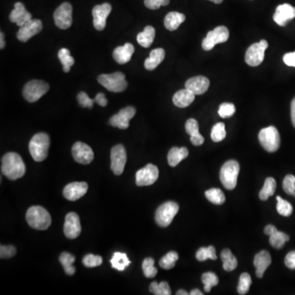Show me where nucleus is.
Segmentation results:
<instances>
[{
  "mask_svg": "<svg viewBox=\"0 0 295 295\" xmlns=\"http://www.w3.org/2000/svg\"><path fill=\"white\" fill-rule=\"evenodd\" d=\"M155 38V29L151 26H146L143 32L137 35V42L143 48H149L154 42Z\"/></svg>",
  "mask_w": 295,
  "mask_h": 295,
  "instance_id": "30",
  "label": "nucleus"
},
{
  "mask_svg": "<svg viewBox=\"0 0 295 295\" xmlns=\"http://www.w3.org/2000/svg\"><path fill=\"white\" fill-rule=\"evenodd\" d=\"M234 113H235V107L233 104L223 103L220 105L218 113H219L220 117H222V118L232 117Z\"/></svg>",
  "mask_w": 295,
  "mask_h": 295,
  "instance_id": "47",
  "label": "nucleus"
},
{
  "mask_svg": "<svg viewBox=\"0 0 295 295\" xmlns=\"http://www.w3.org/2000/svg\"><path fill=\"white\" fill-rule=\"evenodd\" d=\"M88 190L86 182H72L67 184L63 189V196L70 201H76L82 198Z\"/></svg>",
  "mask_w": 295,
  "mask_h": 295,
  "instance_id": "20",
  "label": "nucleus"
},
{
  "mask_svg": "<svg viewBox=\"0 0 295 295\" xmlns=\"http://www.w3.org/2000/svg\"><path fill=\"white\" fill-rule=\"evenodd\" d=\"M165 58V51L163 48H155L150 53V55L145 62H144V68L149 71H153L164 60Z\"/></svg>",
  "mask_w": 295,
  "mask_h": 295,
  "instance_id": "29",
  "label": "nucleus"
},
{
  "mask_svg": "<svg viewBox=\"0 0 295 295\" xmlns=\"http://www.w3.org/2000/svg\"><path fill=\"white\" fill-rule=\"evenodd\" d=\"M221 258L223 263V269L226 271H232L238 266V261L230 250L226 249L221 253Z\"/></svg>",
  "mask_w": 295,
  "mask_h": 295,
  "instance_id": "32",
  "label": "nucleus"
},
{
  "mask_svg": "<svg viewBox=\"0 0 295 295\" xmlns=\"http://www.w3.org/2000/svg\"><path fill=\"white\" fill-rule=\"evenodd\" d=\"M295 18V8L289 4L280 5L276 8L273 19L279 26H284Z\"/></svg>",
  "mask_w": 295,
  "mask_h": 295,
  "instance_id": "19",
  "label": "nucleus"
},
{
  "mask_svg": "<svg viewBox=\"0 0 295 295\" xmlns=\"http://www.w3.org/2000/svg\"><path fill=\"white\" fill-rule=\"evenodd\" d=\"M179 205L176 203L169 201L162 204L155 213V221L161 227H167L172 223V220L177 214Z\"/></svg>",
  "mask_w": 295,
  "mask_h": 295,
  "instance_id": "8",
  "label": "nucleus"
},
{
  "mask_svg": "<svg viewBox=\"0 0 295 295\" xmlns=\"http://www.w3.org/2000/svg\"><path fill=\"white\" fill-rule=\"evenodd\" d=\"M55 23L59 29L67 30L72 24V6L69 3L62 4L54 13Z\"/></svg>",
  "mask_w": 295,
  "mask_h": 295,
  "instance_id": "11",
  "label": "nucleus"
},
{
  "mask_svg": "<svg viewBox=\"0 0 295 295\" xmlns=\"http://www.w3.org/2000/svg\"><path fill=\"white\" fill-rule=\"evenodd\" d=\"M293 196H294V198H295V193H294V194H293Z\"/></svg>",
  "mask_w": 295,
  "mask_h": 295,
  "instance_id": "61",
  "label": "nucleus"
},
{
  "mask_svg": "<svg viewBox=\"0 0 295 295\" xmlns=\"http://www.w3.org/2000/svg\"><path fill=\"white\" fill-rule=\"evenodd\" d=\"M291 121L295 127V98L291 102Z\"/></svg>",
  "mask_w": 295,
  "mask_h": 295,
  "instance_id": "56",
  "label": "nucleus"
},
{
  "mask_svg": "<svg viewBox=\"0 0 295 295\" xmlns=\"http://www.w3.org/2000/svg\"><path fill=\"white\" fill-rule=\"evenodd\" d=\"M230 33L226 26H220L216 27L213 31L207 34L205 39L202 42V47L205 51L213 50L217 43H225L227 41Z\"/></svg>",
  "mask_w": 295,
  "mask_h": 295,
  "instance_id": "9",
  "label": "nucleus"
},
{
  "mask_svg": "<svg viewBox=\"0 0 295 295\" xmlns=\"http://www.w3.org/2000/svg\"><path fill=\"white\" fill-rule=\"evenodd\" d=\"M26 221L35 230H47L51 225V216L43 207L32 206L27 210Z\"/></svg>",
  "mask_w": 295,
  "mask_h": 295,
  "instance_id": "2",
  "label": "nucleus"
},
{
  "mask_svg": "<svg viewBox=\"0 0 295 295\" xmlns=\"http://www.w3.org/2000/svg\"><path fill=\"white\" fill-rule=\"evenodd\" d=\"M5 47V34L4 33H0V48L3 50V48Z\"/></svg>",
  "mask_w": 295,
  "mask_h": 295,
  "instance_id": "57",
  "label": "nucleus"
},
{
  "mask_svg": "<svg viewBox=\"0 0 295 295\" xmlns=\"http://www.w3.org/2000/svg\"><path fill=\"white\" fill-rule=\"evenodd\" d=\"M143 274L147 278H154L158 273V270L154 267V260L152 258H147L142 263Z\"/></svg>",
  "mask_w": 295,
  "mask_h": 295,
  "instance_id": "45",
  "label": "nucleus"
},
{
  "mask_svg": "<svg viewBox=\"0 0 295 295\" xmlns=\"http://www.w3.org/2000/svg\"><path fill=\"white\" fill-rule=\"evenodd\" d=\"M289 240V237L285 233L276 230L273 234L270 235L269 242L272 247L276 250H280L284 247V243Z\"/></svg>",
  "mask_w": 295,
  "mask_h": 295,
  "instance_id": "34",
  "label": "nucleus"
},
{
  "mask_svg": "<svg viewBox=\"0 0 295 295\" xmlns=\"http://www.w3.org/2000/svg\"><path fill=\"white\" fill-rule=\"evenodd\" d=\"M50 90L48 83L40 80H32L26 83L22 94L29 103H35Z\"/></svg>",
  "mask_w": 295,
  "mask_h": 295,
  "instance_id": "7",
  "label": "nucleus"
},
{
  "mask_svg": "<svg viewBox=\"0 0 295 295\" xmlns=\"http://www.w3.org/2000/svg\"><path fill=\"white\" fill-rule=\"evenodd\" d=\"M43 29V24L39 19H31L26 24L20 27L17 33V38L20 41L26 42L29 39L39 34Z\"/></svg>",
  "mask_w": 295,
  "mask_h": 295,
  "instance_id": "14",
  "label": "nucleus"
},
{
  "mask_svg": "<svg viewBox=\"0 0 295 295\" xmlns=\"http://www.w3.org/2000/svg\"><path fill=\"white\" fill-rule=\"evenodd\" d=\"M283 60L287 66L295 68V52L285 54L283 57Z\"/></svg>",
  "mask_w": 295,
  "mask_h": 295,
  "instance_id": "53",
  "label": "nucleus"
},
{
  "mask_svg": "<svg viewBox=\"0 0 295 295\" xmlns=\"http://www.w3.org/2000/svg\"><path fill=\"white\" fill-rule=\"evenodd\" d=\"M58 57H59V60L63 65V71L65 72H69L72 66H73L74 63H75V60L71 56L69 50L65 48H61L59 51Z\"/></svg>",
  "mask_w": 295,
  "mask_h": 295,
  "instance_id": "36",
  "label": "nucleus"
},
{
  "mask_svg": "<svg viewBox=\"0 0 295 295\" xmlns=\"http://www.w3.org/2000/svg\"><path fill=\"white\" fill-rule=\"evenodd\" d=\"M100 85L105 87L109 91L120 93L126 89L127 81L126 76L122 72L112 74H102L98 76Z\"/></svg>",
  "mask_w": 295,
  "mask_h": 295,
  "instance_id": "5",
  "label": "nucleus"
},
{
  "mask_svg": "<svg viewBox=\"0 0 295 295\" xmlns=\"http://www.w3.org/2000/svg\"><path fill=\"white\" fill-rule=\"evenodd\" d=\"M251 284H252V279H251L250 274L246 273V272L241 274L239 284H238V288H237L238 293L241 295L246 294L250 290Z\"/></svg>",
  "mask_w": 295,
  "mask_h": 295,
  "instance_id": "43",
  "label": "nucleus"
},
{
  "mask_svg": "<svg viewBox=\"0 0 295 295\" xmlns=\"http://www.w3.org/2000/svg\"><path fill=\"white\" fill-rule=\"evenodd\" d=\"M268 47L267 40L263 39L258 43H253L246 51L245 62L248 65L257 67L264 60L265 51Z\"/></svg>",
  "mask_w": 295,
  "mask_h": 295,
  "instance_id": "10",
  "label": "nucleus"
},
{
  "mask_svg": "<svg viewBox=\"0 0 295 295\" xmlns=\"http://www.w3.org/2000/svg\"><path fill=\"white\" fill-rule=\"evenodd\" d=\"M239 169V163L235 160L227 161L221 167L220 180L226 189L231 190L236 187Z\"/></svg>",
  "mask_w": 295,
  "mask_h": 295,
  "instance_id": "4",
  "label": "nucleus"
},
{
  "mask_svg": "<svg viewBox=\"0 0 295 295\" xmlns=\"http://www.w3.org/2000/svg\"><path fill=\"white\" fill-rule=\"evenodd\" d=\"M196 258L198 261L200 262H204L210 258L212 260H217V257L216 254L215 248L213 246H209V247L200 248V250H198L196 253Z\"/></svg>",
  "mask_w": 295,
  "mask_h": 295,
  "instance_id": "39",
  "label": "nucleus"
},
{
  "mask_svg": "<svg viewBox=\"0 0 295 295\" xmlns=\"http://www.w3.org/2000/svg\"><path fill=\"white\" fill-rule=\"evenodd\" d=\"M77 100H78L79 105L82 108H88V109H91L93 108V100L89 98V96L87 95V93L85 92H80L77 95Z\"/></svg>",
  "mask_w": 295,
  "mask_h": 295,
  "instance_id": "49",
  "label": "nucleus"
},
{
  "mask_svg": "<svg viewBox=\"0 0 295 295\" xmlns=\"http://www.w3.org/2000/svg\"><path fill=\"white\" fill-rule=\"evenodd\" d=\"M199 123L195 119L190 118L187 120L185 123V130L186 132L190 135V141L193 145H202L204 142V138L200 135V130H199Z\"/></svg>",
  "mask_w": 295,
  "mask_h": 295,
  "instance_id": "26",
  "label": "nucleus"
},
{
  "mask_svg": "<svg viewBox=\"0 0 295 295\" xmlns=\"http://www.w3.org/2000/svg\"><path fill=\"white\" fill-rule=\"evenodd\" d=\"M136 113L135 108L133 107H126L122 109L119 113L113 116L109 120V124L111 126L117 127L121 130H125L129 127L130 120L134 117Z\"/></svg>",
  "mask_w": 295,
  "mask_h": 295,
  "instance_id": "16",
  "label": "nucleus"
},
{
  "mask_svg": "<svg viewBox=\"0 0 295 295\" xmlns=\"http://www.w3.org/2000/svg\"><path fill=\"white\" fill-rule=\"evenodd\" d=\"M178 254L176 252L167 253L165 256H163L159 261V266L165 270H170L176 266V262L178 260Z\"/></svg>",
  "mask_w": 295,
  "mask_h": 295,
  "instance_id": "38",
  "label": "nucleus"
},
{
  "mask_svg": "<svg viewBox=\"0 0 295 295\" xmlns=\"http://www.w3.org/2000/svg\"><path fill=\"white\" fill-rule=\"evenodd\" d=\"M82 263L86 267H99L103 263V258L98 255L87 254L83 258Z\"/></svg>",
  "mask_w": 295,
  "mask_h": 295,
  "instance_id": "46",
  "label": "nucleus"
},
{
  "mask_svg": "<svg viewBox=\"0 0 295 295\" xmlns=\"http://www.w3.org/2000/svg\"><path fill=\"white\" fill-rule=\"evenodd\" d=\"M276 230H277V229H276V226H274L273 225H268V226L265 227L264 233L265 234H267V235H269L270 236V235L273 234Z\"/></svg>",
  "mask_w": 295,
  "mask_h": 295,
  "instance_id": "55",
  "label": "nucleus"
},
{
  "mask_svg": "<svg viewBox=\"0 0 295 295\" xmlns=\"http://www.w3.org/2000/svg\"><path fill=\"white\" fill-rule=\"evenodd\" d=\"M277 200V205L276 209L280 215L283 217H289L293 213V206L286 200H283L280 196L276 197Z\"/></svg>",
  "mask_w": 295,
  "mask_h": 295,
  "instance_id": "42",
  "label": "nucleus"
},
{
  "mask_svg": "<svg viewBox=\"0 0 295 295\" xmlns=\"http://www.w3.org/2000/svg\"><path fill=\"white\" fill-rule=\"evenodd\" d=\"M151 293L155 295H171L172 291L170 289L169 284L166 281L157 283L156 281L151 283L150 286Z\"/></svg>",
  "mask_w": 295,
  "mask_h": 295,
  "instance_id": "40",
  "label": "nucleus"
},
{
  "mask_svg": "<svg viewBox=\"0 0 295 295\" xmlns=\"http://www.w3.org/2000/svg\"><path fill=\"white\" fill-rule=\"evenodd\" d=\"M94 103H97L99 105L102 107H106L108 105V100H107L105 94L104 93H99L96 95L95 99L93 100Z\"/></svg>",
  "mask_w": 295,
  "mask_h": 295,
  "instance_id": "54",
  "label": "nucleus"
},
{
  "mask_svg": "<svg viewBox=\"0 0 295 295\" xmlns=\"http://www.w3.org/2000/svg\"><path fill=\"white\" fill-rule=\"evenodd\" d=\"M276 189V182L275 179L272 177H268L265 180L264 185L263 189L259 193V198L261 200L266 201L268 200L271 196L273 195Z\"/></svg>",
  "mask_w": 295,
  "mask_h": 295,
  "instance_id": "33",
  "label": "nucleus"
},
{
  "mask_svg": "<svg viewBox=\"0 0 295 295\" xmlns=\"http://www.w3.org/2000/svg\"><path fill=\"white\" fill-rule=\"evenodd\" d=\"M209 1H212V2L215 3L217 5H219L221 3L223 2V0H209Z\"/></svg>",
  "mask_w": 295,
  "mask_h": 295,
  "instance_id": "60",
  "label": "nucleus"
},
{
  "mask_svg": "<svg viewBox=\"0 0 295 295\" xmlns=\"http://www.w3.org/2000/svg\"><path fill=\"white\" fill-rule=\"evenodd\" d=\"M111 264L114 269L117 271H124L126 267L130 264V261L126 254L123 253L116 252L113 254V258L111 259Z\"/></svg>",
  "mask_w": 295,
  "mask_h": 295,
  "instance_id": "31",
  "label": "nucleus"
},
{
  "mask_svg": "<svg viewBox=\"0 0 295 295\" xmlns=\"http://www.w3.org/2000/svg\"><path fill=\"white\" fill-rule=\"evenodd\" d=\"M135 47L132 43H126L123 46H119L113 51V59L119 64H125L130 61Z\"/></svg>",
  "mask_w": 295,
  "mask_h": 295,
  "instance_id": "23",
  "label": "nucleus"
},
{
  "mask_svg": "<svg viewBox=\"0 0 295 295\" xmlns=\"http://www.w3.org/2000/svg\"><path fill=\"white\" fill-rule=\"evenodd\" d=\"M194 99H195V94L185 88V89H180L179 91L176 92L174 94L172 101L176 107H178L180 109H184V108L189 106L194 101Z\"/></svg>",
  "mask_w": 295,
  "mask_h": 295,
  "instance_id": "25",
  "label": "nucleus"
},
{
  "mask_svg": "<svg viewBox=\"0 0 295 295\" xmlns=\"http://www.w3.org/2000/svg\"><path fill=\"white\" fill-rule=\"evenodd\" d=\"M226 136V127L225 124L222 122L216 124L213 126L211 132V138L214 142H221L223 140Z\"/></svg>",
  "mask_w": 295,
  "mask_h": 295,
  "instance_id": "44",
  "label": "nucleus"
},
{
  "mask_svg": "<svg viewBox=\"0 0 295 295\" xmlns=\"http://www.w3.org/2000/svg\"><path fill=\"white\" fill-rule=\"evenodd\" d=\"M112 12V6L109 3H105L103 5H96L92 11L94 28L97 31H104L106 27L107 18Z\"/></svg>",
  "mask_w": 295,
  "mask_h": 295,
  "instance_id": "15",
  "label": "nucleus"
},
{
  "mask_svg": "<svg viewBox=\"0 0 295 295\" xmlns=\"http://www.w3.org/2000/svg\"><path fill=\"white\" fill-rule=\"evenodd\" d=\"M258 139L261 145L267 152H276L280 148V134L275 126H268L262 129L258 134Z\"/></svg>",
  "mask_w": 295,
  "mask_h": 295,
  "instance_id": "6",
  "label": "nucleus"
},
{
  "mask_svg": "<svg viewBox=\"0 0 295 295\" xmlns=\"http://www.w3.org/2000/svg\"><path fill=\"white\" fill-rule=\"evenodd\" d=\"M59 261H60L61 264L63 265L66 273L68 274V275L72 276L76 272V268L72 266L74 262L76 261V258L73 255L70 254L69 253H63L60 255Z\"/></svg>",
  "mask_w": 295,
  "mask_h": 295,
  "instance_id": "35",
  "label": "nucleus"
},
{
  "mask_svg": "<svg viewBox=\"0 0 295 295\" xmlns=\"http://www.w3.org/2000/svg\"><path fill=\"white\" fill-rule=\"evenodd\" d=\"M170 0H144V5L148 9L157 10L161 7L169 5Z\"/></svg>",
  "mask_w": 295,
  "mask_h": 295,
  "instance_id": "50",
  "label": "nucleus"
},
{
  "mask_svg": "<svg viewBox=\"0 0 295 295\" xmlns=\"http://www.w3.org/2000/svg\"><path fill=\"white\" fill-rule=\"evenodd\" d=\"M1 172L12 180L22 178L26 173V166L22 157L16 153H8L3 157Z\"/></svg>",
  "mask_w": 295,
  "mask_h": 295,
  "instance_id": "1",
  "label": "nucleus"
},
{
  "mask_svg": "<svg viewBox=\"0 0 295 295\" xmlns=\"http://www.w3.org/2000/svg\"><path fill=\"white\" fill-rule=\"evenodd\" d=\"M17 253L15 248L12 245H1L0 247V258H13Z\"/></svg>",
  "mask_w": 295,
  "mask_h": 295,
  "instance_id": "51",
  "label": "nucleus"
},
{
  "mask_svg": "<svg viewBox=\"0 0 295 295\" xmlns=\"http://www.w3.org/2000/svg\"><path fill=\"white\" fill-rule=\"evenodd\" d=\"M9 19L13 23H16L18 26H23L26 22L32 19V16L29 12L26 11L24 5L22 3H16L14 9L9 15Z\"/></svg>",
  "mask_w": 295,
  "mask_h": 295,
  "instance_id": "22",
  "label": "nucleus"
},
{
  "mask_svg": "<svg viewBox=\"0 0 295 295\" xmlns=\"http://www.w3.org/2000/svg\"><path fill=\"white\" fill-rule=\"evenodd\" d=\"M126 149L122 144H117L111 150V169L113 173L119 176L124 172L126 163Z\"/></svg>",
  "mask_w": 295,
  "mask_h": 295,
  "instance_id": "12",
  "label": "nucleus"
},
{
  "mask_svg": "<svg viewBox=\"0 0 295 295\" xmlns=\"http://www.w3.org/2000/svg\"><path fill=\"white\" fill-rule=\"evenodd\" d=\"M188 156L189 150H187L186 148H172L167 155L168 164L172 167H176L181 161L186 159Z\"/></svg>",
  "mask_w": 295,
  "mask_h": 295,
  "instance_id": "27",
  "label": "nucleus"
},
{
  "mask_svg": "<svg viewBox=\"0 0 295 295\" xmlns=\"http://www.w3.org/2000/svg\"><path fill=\"white\" fill-rule=\"evenodd\" d=\"M283 189L284 192L289 195L295 193V176L293 175H287L283 180Z\"/></svg>",
  "mask_w": 295,
  "mask_h": 295,
  "instance_id": "48",
  "label": "nucleus"
},
{
  "mask_svg": "<svg viewBox=\"0 0 295 295\" xmlns=\"http://www.w3.org/2000/svg\"><path fill=\"white\" fill-rule=\"evenodd\" d=\"M205 196H206L208 200H209L211 203H213V204H216V205H221L226 201V197H225L223 192L220 189H217V188H213V189L207 190L205 192Z\"/></svg>",
  "mask_w": 295,
  "mask_h": 295,
  "instance_id": "37",
  "label": "nucleus"
},
{
  "mask_svg": "<svg viewBox=\"0 0 295 295\" xmlns=\"http://www.w3.org/2000/svg\"><path fill=\"white\" fill-rule=\"evenodd\" d=\"M202 281L204 284V291L207 293H209L212 288L216 286L219 283V279L215 273L206 272L202 276Z\"/></svg>",
  "mask_w": 295,
  "mask_h": 295,
  "instance_id": "41",
  "label": "nucleus"
},
{
  "mask_svg": "<svg viewBox=\"0 0 295 295\" xmlns=\"http://www.w3.org/2000/svg\"><path fill=\"white\" fill-rule=\"evenodd\" d=\"M210 81L203 76H194L185 82V88L190 90L195 95H201L209 89Z\"/></svg>",
  "mask_w": 295,
  "mask_h": 295,
  "instance_id": "21",
  "label": "nucleus"
},
{
  "mask_svg": "<svg viewBox=\"0 0 295 295\" xmlns=\"http://www.w3.org/2000/svg\"><path fill=\"white\" fill-rule=\"evenodd\" d=\"M72 151L74 159L80 164H89L94 157L91 148L82 142L74 143Z\"/></svg>",
  "mask_w": 295,
  "mask_h": 295,
  "instance_id": "17",
  "label": "nucleus"
},
{
  "mask_svg": "<svg viewBox=\"0 0 295 295\" xmlns=\"http://www.w3.org/2000/svg\"><path fill=\"white\" fill-rule=\"evenodd\" d=\"M185 20V16L178 12L167 13L164 19V26L168 31H176Z\"/></svg>",
  "mask_w": 295,
  "mask_h": 295,
  "instance_id": "28",
  "label": "nucleus"
},
{
  "mask_svg": "<svg viewBox=\"0 0 295 295\" xmlns=\"http://www.w3.org/2000/svg\"><path fill=\"white\" fill-rule=\"evenodd\" d=\"M63 230L66 237L70 239H76L80 235L81 232V226L80 218L76 213H70L66 216Z\"/></svg>",
  "mask_w": 295,
  "mask_h": 295,
  "instance_id": "18",
  "label": "nucleus"
},
{
  "mask_svg": "<svg viewBox=\"0 0 295 295\" xmlns=\"http://www.w3.org/2000/svg\"><path fill=\"white\" fill-rule=\"evenodd\" d=\"M50 139L45 133H38L32 137L29 143L31 157L36 162H42L48 156Z\"/></svg>",
  "mask_w": 295,
  "mask_h": 295,
  "instance_id": "3",
  "label": "nucleus"
},
{
  "mask_svg": "<svg viewBox=\"0 0 295 295\" xmlns=\"http://www.w3.org/2000/svg\"><path fill=\"white\" fill-rule=\"evenodd\" d=\"M189 294V293H188V292H186V291L184 290V289H180V290L177 291V292H176V295H188Z\"/></svg>",
  "mask_w": 295,
  "mask_h": 295,
  "instance_id": "59",
  "label": "nucleus"
},
{
  "mask_svg": "<svg viewBox=\"0 0 295 295\" xmlns=\"http://www.w3.org/2000/svg\"><path fill=\"white\" fill-rule=\"evenodd\" d=\"M159 176V168L154 164H148L136 172L135 182L138 186H148L156 182Z\"/></svg>",
  "mask_w": 295,
  "mask_h": 295,
  "instance_id": "13",
  "label": "nucleus"
},
{
  "mask_svg": "<svg viewBox=\"0 0 295 295\" xmlns=\"http://www.w3.org/2000/svg\"><path fill=\"white\" fill-rule=\"evenodd\" d=\"M284 264L289 269H295V250L287 254L284 258Z\"/></svg>",
  "mask_w": 295,
  "mask_h": 295,
  "instance_id": "52",
  "label": "nucleus"
},
{
  "mask_svg": "<svg viewBox=\"0 0 295 295\" xmlns=\"http://www.w3.org/2000/svg\"><path fill=\"white\" fill-rule=\"evenodd\" d=\"M271 263V257L267 251L263 250L257 254L254 261V266L256 267V276L258 278L263 277L265 271L268 268Z\"/></svg>",
  "mask_w": 295,
  "mask_h": 295,
  "instance_id": "24",
  "label": "nucleus"
},
{
  "mask_svg": "<svg viewBox=\"0 0 295 295\" xmlns=\"http://www.w3.org/2000/svg\"><path fill=\"white\" fill-rule=\"evenodd\" d=\"M190 295H203L204 293L200 290V289H193V290H191L190 293H189Z\"/></svg>",
  "mask_w": 295,
  "mask_h": 295,
  "instance_id": "58",
  "label": "nucleus"
}]
</instances>
